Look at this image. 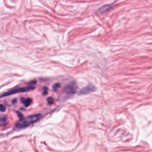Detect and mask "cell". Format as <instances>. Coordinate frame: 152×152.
Wrapping results in <instances>:
<instances>
[{
    "label": "cell",
    "mask_w": 152,
    "mask_h": 152,
    "mask_svg": "<svg viewBox=\"0 0 152 152\" xmlns=\"http://www.w3.org/2000/svg\"><path fill=\"white\" fill-rule=\"evenodd\" d=\"M47 102H48V103H49V104H53V102H54L53 99L52 97L50 96V97H48V99H47Z\"/></svg>",
    "instance_id": "8"
},
{
    "label": "cell",
    "mask_w": 152,
    "mask_h": 152,
    "mask_svg": "<svg viewBox=\"0 0 152 152\" xmlns=\"http://www.w3.org/2000/svg\"><path fill=\"white\" fill-rule=\"evenodd\" d=\"M60 87H61V85L59 83H56L53 86V90L54 91H56L57 90V89L59 88Z\"/></svg>",
    "instance_id": "7"
},
{
    "label": "cell",
    "mask_w": 152,
    "mask_h": 152,
    "mask_svg": "<svg viewBox=\"0 0 152 152\" xmlns=\"http://www.w3.org/2000/svg\"><path fill=\"white\" fill-rule=\"evenodd\" d=\"M36 83V81H31L30 83V85L27 86V87H18V88H15L12 90H10L5 93H4V94H2L0 97H5V96H10L12 95L13 94L15 93H23V92H26V91H31L33 89L35 88V86H34V84Z\"/></svg>",
    "instance_id": "2"
},
{
    "label": "cell",
    "mask_w": 152,
    "mask_h": 152,
    "mask_svg": "<svg viewBox=\"0 0 152 152\" xmlns=\"http://www.w3.org/2000/svg\"><path fill=\"white\" fill-rule=\"evenodd\" d=\"M113 4H107V5H103V6L101 7L98 10V11H99V12H100V13L106 12L109 11V10L113 7Z\"/></svg>",
    "instance_id": "5"
},
{
    "label": "cell",
    "mask_w": 152,
    "mask_h": 152,
    "mask_svg": "<svg viewBox=\"0 0 152 152\" xmlns=\"http://www.w3.org/2000/svg\"><path fill=\"white\" fill-rule=\"evenodd\" d=\"M77 86L74 81L71 82L65 86L63 92L66 94H74L77 91Z\"/></svg>",
    "instance_id": "3"
},
{
    "label": "cell",
    "mask_w": 152,
    "mask_h": 152,
    "mask_svg": "<svg viewBox=\"0 0 152 152\" xmlns=\"http://www.w3.org/2000/svg\"><path fill=\"white\" fill-rule=\"evenodd\" d=\"M95 87L93 86V85H88L83 88H82L80 91H79V94L80 95H83V94H86L88 93H90L91 92H93L95 91Z\"/></svg>",
    "instance_id": "4"
},
{
    "label": "cell",
    "mask_w": 152,
    "mask_h": 152,
    "mask_svg": "<svg viewBox=\"0 0 152 152\" xmlns=\"http://www.w3.org/2000/svg\"><path fill=\"white\" fill-rule=\"evenodd\" d=\"M6 109V107L3 104H0V111L1 112H4Z\"/></svg>",
    "instance_id": "10"
},
{
    "label": "cell",
    "mask_w": 152,
    "mask_h": 152,
    "mask_svg": "<svg viewBox=\"0 0 152 152\" xmlns=\"http://www.w3.org/2000/svg\"><path fill=\"white\" fill-rule=\"evenodd\" d=\"M41 117H42V115L40 113L30 115V116H27L26 118L22 117L16 123L15 127L18 129L24 128L27 127L28 126L30 125L31 124L37 122Z\"/></svg>",
    "instance_id": "1"
},
{
    "label": "cell",
    "mask_w": 152,
    "mask_h": 152,
    "mask_svg": "<svg viewBox=\"0 0 152 152\" xmlns=\"http://www.w3.org/2000/svg\"><path fill=\"white\" fill-rule=\"evenodd\" d=\"M21 102L22 103L26 106L27 107L31 103H32V100L30 98H21Z\"/></svg>",
    "instance_id": "6"
},
{
    "label": "cell",
    "mask_w": 152,
    "mask_h": 152,
    "mask_svg": "<svg viewBox=\"0 0 152 152\" xmlns=\"http://www.w3.org/2000/svg\"><path fill=\"white\" fill-rule=\"evenodd\" d=\"M43 89H44V90H43V91L42 93V94L43 96H45V95H46L48 94V88L46 87H44Z\"/></svg>",
    "instance_id": "9"
}]
</instances>
